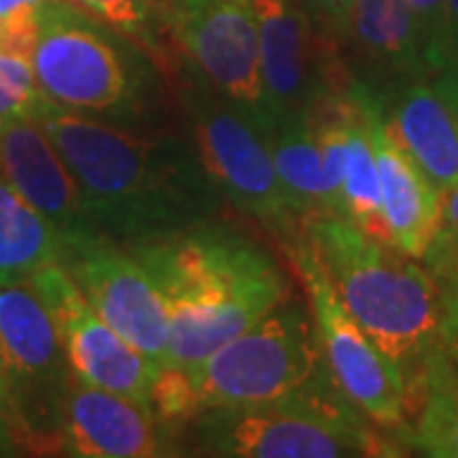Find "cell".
Wrapping results in <instances>:
<instances>
[{"mask_svg":"<svg viewBox=\"0 0 458 458\" xmlns=\"http://www.w3.org/2000/svg\"><path fill=\"white\" fill-rule=\"evenodd\" d=\"M179 98L199 158L222 197L262 227L293 237L303 222L280 183L265 135L189 64L183 80L179 74Z\"/></svg>","mask_w":458,"mask_h":458,"instance_id":"8992f818","label":"cell"},{"mask_svg":"<svg viewBox=\"0 0 458 458\" xmlns=\"http://www.w3.org/2000/svg\"><path fill=\"white\" fill-rule=\"evenodd\" d=\"M49 98L36 82L31 59L0 49V123L13 117H36Z\"/></svg>","mask_w":458,"mask_h":458,"instance_id":"603a6c76","label":"cell"},{"mask_svg":"<svg viewBox=\"0 0 458 458\" xmlns=\"http://www.w3.org/2000/svg\"><path fill=\"white\" fill-rule=\"evenodd\" d=\"M66 3L113 31L140 38L150 47L156 44L153 31L156 26L161 29L164 0H66Z\"/></svg>","mask_w":458,"mask_h":458,"instance_id":"7402d4cb","label":"cell"},{"mask_svg":"<svg viewBox=\"0 0 458 458\" xmlns=\"http://www.w3.org/2000/svg\"><path fill=\"white\" fill-rule=\"evenodd\" d=\"M357 89L364 99L375 146L387 245L405 252L408 258L423 260L441 229L443 194L394 140L393 131L385 123L382 99L361 84H357Z\"/></svg>","mask_w":458,"mask_h":458,"instance_id":"2e32d148","label":"cell"},{"mask_svg":"<svg viewBox=\"0 0 458 458\" xmlns=\"http://www.w3.org/2000/svg\"><path fill=\"white\" fill-rule=\"evenodd\" d=\"M0 360L23 418L26 445L56 443V412L72 367L54 316L38 293L23 283L0 285Z\"/></svg>","mask_w":458,"mask_h":458,"instance_id":"8fae6325","label":"cell"},{"mask_svg":"<svg viewBox=\"0 0 458 458\" xmlns=\"http://www.w3.org/2000/svg\"><path fill=\"white\" fill-rule=\"evenodd\" d=\"M303 229L346 311L410 385L441 346L443 295L436 276L336 214H321Z\"/></svg>","mask_w":458,"mask_h":458,"instance_id":"3957f363","label":"cell"},{"mask_svg":"<svg viewBox=\"0 0 458 458\" xmlns=\"http://www.w3.org/2000/svg\"><path fill=\"white\" fill-rule=\"evenodd\" d=\"M168 309L164 367L189 369L252 328L288 298V280L260 245L219 227H194L140 242Z\"/></svg>","mask_w":458,"mask_h":458,"instance_id":"7a4b0ae2","label":"cell"},{"mask_svg":"<svg viewBox=\"0 0 458 458\" xmlns=\"http://www.w3.org/2000/svg\"><path fill=\"white\" fill-rule=\"evenodd\" d=\"M418 51L428 72L436 77L443 66V41H445V0H408Z\"/></svg>","mask_w":458,"mask_h":458,"instance_id":"d4e9b609","label":"cell"},{"mask_svg":"<svg viewBox=\"0 0 458 458\" xmlns=\"http://www.w3.org/2000/svg\"><path fill=\"white\" fill-rule=\"evenodd\" d=\"M423 260L436 280L458 278V183L443 194L441 229Z\"/></svg>","mask_w":458,"mask_h":458,"instance_id":"484cf974","label":"cell"},{"mask_svg":"<svg viewBox=\"0 0 458 458\" xmlns=\"http://www.w3.org/2000/svg\"><path fill=\"white\" fill-rule=\"evenodd\" d=\"M331 377L313 318L298 303H280L237 339L189 369L161 367L150 405L168 428L209 410L255 408L306 393Z\"/></svg>","mask_w":458,"mask_h":458,"instance_id":"277c9868","label":"cell"},{"mask_svg":"<svg viewBox=\"0 0 458 458\" xmlns=\"http://www.w3.org/2000/svg\"><path fill=\"white\" fill-rule=\"evenodd\" d=\"M306 5V11L311 13V18L342 44L349 18H352V8L357 0H301Z\"/></svg>","mask_w":458,"mask_h":458,"instance_id":"83f0119b","label":"cell"},{"mask_svg":"<svg viewBox=\"0 0 458 458\" xmlns=\"http://www.w3.org/2000/svg\"><path fill=\"white\" fill-rule=\"evenodd\" d=\"M0 420H3V426L8 428V433H11L16 445H26L23 418H21V410L16 405V397H13V390H11L3 360H0Z\"/></svg>","mask_w":458,"mask_h":458,"instance_id":"f546056e","label":"cell"},{"mask_svg":"<svg viewBox=\"0 0 458 458\" xmlns=\"http://www.w3.org/2000/svg\"><path fill=\"white\" fill-rule=\"evenodd\" d=\"M197 454L227 458L394 456L393 443L367 428L334 377L306 393L255 408L209 410L186 423Z\"/></svg>","mask_w":458,"mask_h":458,"instance_id":"5b68a950","label":"cell"},{"mask_svg":"<svg viewBox=\"0 0 458 458\" xmlns=\"http://www.w3.org/2000/svg\"><path fill=\"white\" fill-rule=\"evenodd\" d=\"M408 443L420 454L458 458V364L443 344L408 385Z\"/></svg>","mask_w":458,"mask_h":458,"instance_id":"ffe728a7","label":"cell"},{"mask_svg":"<svg viewBox=\"0 0 458 458\" xmlns=\"http://www.w3.org/2000/svg\"><path fill=\"white\" fill-rule=\"evenodd\" d=\"M260 33V72L273 120L313 113L346 92L354 77L339 41L328 36L301 0H252Z\"/></svg>","mask_w":458,"mask_h":458,"instance_id":"30bf717a","label":"cell"},{"mask_svg":"<svg viewBox=\"0 0 458 458\" xmlns=\"http://www.w3.org/2000/svg\"><path fill=\"white\" fill-rule=\"evenodd\" d=\"M64 265L99 318L156 367L165 364L168 309L143 260L95 234L64 250Z\"/></svg>","mask_w":458,"mask_h":458,"instance_id":"7c38bea8","label":"cell"},{"mask_svg":"<svg viewBox=\"0 0 458 458\" xmlns=\"http://www.w3.org/2000/svg\"><path fill=\"white\" fill-rule=\"evenodd\" d=\"M342 41H349L361 64L385 82L403 87L428 80L408 0H357Z\"/></svg>","mask_w":458,"mask_h":458,"instance_id":"ac0fdd59","label":"cell"},{"mask_svg":"<svg viewBox=\"0 0 458 458\" xmlns=\"http://www.w3.org/2000/svg\"><path fill=\"white\" fill-rule=\"evenodd\" d=\"M29 285L54 316L66 361L74 375L95 387L150 405L153 382L161 367H156L146 354H140L99 318L64 262L36 270L29 278Z\"/></svg>","mask_w":458,"mask_h":458,"instance_id":"4fadbf2b","label":"cell"},{"mask_svg":"<svg viewBox=\"0 0 458 458\" xmlns=\"http://www.w3.org/2000/svg\"><path fill=\"white\" fill-rule=\"evenodd\" d=\"M265 140L273 153L280 183L291 199L295 214L301 216L303 227L306 222L321 214L339 216V201L324 164V150H321L313 113L280 120Z\"/></svg>","mask_w":458,"mask_h":458,"instance_id":"d6986e66","label":"cell"},{"mask_svg":"<svg viewBox=\"0 0 458 458\" xmlns=\"http://www.w3.org/2000/svg\"><path fill=\"white\" fill-rule=\"evenodd\" d=\"M72 176L95 227L114 242H150L209 225L222 191L179 135H138L47 102L33 117Z\"/></svg>","mask_w":458,"mask_h":458,"instance_id":"6da1fadb","label":"cell"},{"mask_svg":"<svg viewBox=\"0 0 458 458\" xmlns=\"http://www.w3.org/2000/svg\"><path fill=\"white\" fill-rule=\"evenodd\" d=\"M0 174L18 194L41 212L64 240V250L80 240L102 234L84 207L80 183L62 153L33 117L0 123Z\"/></svg>","mask_w":458,"mask_h":458,"instance_id":"9a60e30c","label":"cell"},{"mask_svg":"<svg viewBox=\"0 0 458 458\" xmlns=\"http://www.w3.org/2000/svg\"><path fill=\"white\" fill-rule=\"evenodd\" d=\"M291 245V260L309 295L316 339L331 377L352 405L377 428L400 430L408 426L410 390L405 372L346 311L311 240L303 237Z\"/></svg>","mask_w":458,"mask_h":458,"instance_id":"ba28073f","label":"cell"},{"mask_svg":"<svg viewBox=\"0 0 458 458\" xmlns=\"http://www.w3.org/2000/svg\"><path fill=\"white\" fill-rule=\"evenodd\" d=\"M430 82L458 107V0H445V41L443 66Z\"/></svg>","mask_w":458,"mask_h":458,"instance_id":"4316f807","label":"cell"},{"mask_svg":"<svg viewBox=\"0 0 458 458\" xmlns=\"http://www.w3.org/2000/svg\"><path fill=\"white\" fill-rule=\"evenodd\" d=\"M385 123L394 140L441 194L456 186L458 107L436 84L415 80L397 87L390 117L385 114Z\"/></svg>","mask_w":458,"mask_h":458,"instance_id":"e0dca14e","label":"cell"},{"mask_svg":"<svg viewBox=\"0 0 458 458\" xmlns=\"http://www.w3.org/2000/svg\"><path fill=\"white\" fill-rule=\"evenodd\" d=\"M47 3L49 0H0V49L31 59Z\"/></svg>","mask_w":458,"mask_h":458,"instance_id":"cb8c5ba5","label":"cell"},{"mask_svg":"<svg viewBox=\"0 0 458 458\" xmlns=\"http://www.w3.org/2000/svg\"><path fill=\"white\" fill-rule=\"evenodd\" d=\"M31 66L41 92L66 110L114 113L132 99V74L123 51L66 0L47 3Z\"/></svg>","mask_w":458,"mask_h":458,"instance_id":"9c48e42d","label":"cell"},{"mask_svg":"<svg viewBox=\"0 0 458 458\" xmlns=\"http://www.w3.org/2000/svg\"><path fill=\"white\" fill-rule=\"evenodd\" d=\"M11 448H16V443L11 438L8 428L3 426V420H0V454H11Z\"/></svg>","mask_w":458,"mask_h":458,"instance_id":"4dcf8cb0","label":"cell"},{"mask_svg":"<svg viewBox=\"0 0 458 458\" xmlns=\"http://www.w3.org/2000/svg\"><path fill=\"white\" fill-rule=\"evenodd\" d=\"M161 31L252 128L273 132L252 0H164Z\"/></svg>","mask_w":458,"mask_h":458,"instance_id":"52a82bcc","label":"cell"},{"mask_svg":"<svg viewBox=\"0 0 458 458\" xmlns=\"http://www.w3.org/2000/svg\"><path fill=\"white\" fill-rule=\"evenodd\" d=\"M171 430L150 405L95 387L74 372L56 412V445L64 456H176Z\"/></svg>","mask_w":458,"mask_h":458,"instance_id":"5bb4252c","label":"cell"},{"mask_svg":"<svg viewBox=\"0 0 458 458\" xmlns=\"http://www.w3.org/2000/svg\"><path fill=\"white\" fill-rule=\"evenodd\" d=\"M54 262H64L62 234L0 174V285L23 283Z\"/></svg>","mask_w":458,"mask_h":458,"instance_id":"44dd1931","label":"cell"},{"mask_svg":"<svg viewBox=\"0 0 458 458\" xmlns=\"http://www.w3.org/2000/svg\"><path fill=\"white\" fill-rule=\"evenodd\" d=\"M443 295L441 344L448 357L458 364V278L438 280Z\"/></svg>","mask_w":458,"mask_h":458,"instance_id":"f1b7e54d","label":"cell"}]
</instances>
